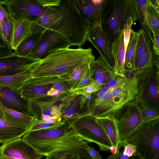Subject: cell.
<instances>
[{
  "label": "cell",
  "instance_id": "6da1fadb",
  "mask_svg": "<svg viewBox=\"0 0 159 159\" xmlns=\"http://www.w3.org/2000/svg\"><path fill=\"white\" fill-rule=\"evenodd\" d=\"M40 154L46 156L57 150L70 151L78 154L81 159H91L87 151L89 146L66 122L56 127L28 131L22 138Z\"/></svg>",
  "mask_w": 159,
  "mask_h": 159
},
{
  "label": "cell",
  "instance_id": "7a4b0ae2",
  "mask_svg": "<svg viewBox=\"0 0 159 159\" xmlns=\"http://www.w3.org/2000/svg\"><path fill=\"white\" fill-rule=\"evenodd\" d=\"M95 59L90 47L59 49L33 65L32 77L60 76L83 63Z\"/></svg>",
  "mask_w": 159,
  "mask_h": 159
},
{
  "label": "cell",
  "instance_id": "3957f363",
  "mask_svg": "<svg viewBox=\"0 0 159 159\" xmlns=\"http://www.w3.org/2000/svg\"><path fill=\"white\" fill-rule=\"evenodd\" d=\"M54 7L61 13V17L48 29L63 36L70 46L81 47L87 40L90 24L81 15L75 0H61L59 4Z\"/></svg>",
  "mask_w": 159,
  "mask_h": 159
},
{
  "label": "cell",
  "instance_id": "277c9868",
  "mask_svg": "<svg viewBox=\"0 0 159 159\" xmlns=\"http://www.w3.org/2000/svg\"><path fill=\"white\" fill-rule=\"evenodd\" d=\"M131 18L138 20L136 0H103L101 24L110 44Z\"/></svg>",
  "mask_w": 159,
  "mask_h": 159
},
{
  "label": "cell",
  "instance_id": "5b68a950",
  "mask_svg": "<svg viewBox=\"0 0 159 159\" xmlns=\"http://www.w3.org/2000/svg\"><path fill=\"white\" fill-rule=\"evenodd\" d=\"M122 143L134 145L143 159H159V119L142 124Z\"/></svg>",
  "mask_w": 159,
  "mask_h": 159
},
{
  "label": "cell",
  "instance_id": "8992f818",
  "mask_svg": "<svg viewBox=\"0 0 159 159\" xmlns=\"http://www.w3.org/2000/svg\"><path fill=\"white\" fill-rule=\"evenodd\" d=\"M136 100L141 108L147 107L159 111V63L148 67L140 73Z\"/></svg>",
  "mask_w": 159,
  "mask_h": 159
},
{
  "label": "cell",
  "instance_id": "52a82bcc",
  "mask_svg": "<svg viewBox=\"0 0 159 159\" xmlns=\"http://www.w3.org/2000/svg\"><path fill=\"white\" fill-rule=\"evenodd\" d=\"M70 125L83 140L96 143L101 151H109L111 143L96 116L90 113L75 120Z\"/></svg>",
  "mask_w": 159,
  "mask_h": 159
},
{
  "label": "cell",
  "instance_id": "ba28073f",
  "mask_svg": "<svg viewBox=\"0 0 159 159\" xmlns=\"http://www.w3.org/2000/svg\"><path fill=\"white\" fill-rule=\"evenodd\" d=\"M142 70L125 72V76L121 78L117 84L111 87V99L116 115L126 104L135 100L139 91V79Z\"/></svg>",
  "mask_w": 159,
  "mask_h": 159
},
{
  "label": "cell",
  "instance_id": "9c48e42d",
  "mask_svg": "<svg viewBox=\"0 0 159 159\" xmlns=\"http://www.w3.org/2000/svg\"><path fill=\"white\" fill-rule=\"evenodd\" d=\"M121 109L123 111L119 119H116L121 143L143 124L141 107L136 100L127 103Z\"/></svg>",
  "mask_w": 159,
  "mask_h": 159
},
{
  "label": "cell",
  "instance_id": "30bf717a",
  "mask_svg": "<svg viewBox=\"0 0 159 159\" xmlns=\"http://www.w3.org/2000/svg\"><path fill=\"white\" fill-rule=\"evenodd\" d=\"M59 76L32 77L28 79L17 92L28 103L47 95L58 82L63 80Z\"/></svg>",
  "mask_w": 159,
  "mask_h": 159
},
{
  "label": "cell",
  "instance_id": "8fae6325",
  "mask_svg": "<svg viewBox=\"0 0 159 159\" xmlns=\"http://www.w3.org/2000/svg\"><path fill=\"white\" fill-rule=\"evenodd\" d=\"M87 98L82 94L69 95L67 93L62 97L59 105L61 120L70 125L75 120L91 113Z\"/></svg>",
  "mask_w": 159,
  "mask_h": 159
},
{
  "label": "cell",
  "instance_id": "7c38bea8",
  "mask_svg": "<svg viewBox=\"0 0 159 159\" xmlns=\"http://www.w3.org/2000/svg\"><path fill=\"white\" fill-rule=\"evenodd\" d=\"M3 5L15 20H24L32 23L36 20L47 8L37 0H2Z\"/></svg>",
  "mask_w": 159,
  "mask_h": 159
},
{
  "label": "cell",
  "instance_id": "4fadbf2b",
  "mask_svg": "<svg viewBox=\"0 0 159 159\" xmlns=\"http://www.w3.org/2000/svg\"><path fill=\"white\" fill-rule=\"evenodd\" d=\"M70 46L69 43L63 36L54 31L47 29L29 56L41 60L57 49L69 48Z\"/></svg>",
  "mask_w": 159,
  "mask_h": 159
},
{
  "label": "cell",
  "instance_id": "5bb4252c",
  "mask_svg": "<svg viewBox=\"0 0 159 159\" xmlns=\"http://www.w3.org/2000/svg\"><path fill=\"white\" fill-rule=\"evenodd\" d=\"M0 155L7 159H41L44 156L22 138L2 144Z\"/></svg>",
  "mask_w": 159,
  "mask_h": 159
},
{
  "label": "cell",
  "instance_id": "9a60e30c",
  "mask_svg": "<svg viewBox=\"0 0 159 159\" xmlns=\"http://www.w3.org/2000/svg\"><path fill=\"white\" fill-rule=\"evenodd\" d=\"M86 39L97 49L100 56L113 71L115 61L111 53V44L101 24L90 25Z\"/></svg>",
  "mask_w": 159,
  "mask_h": 159
},
{
  "label": "cell",
  "instance_id": "2e32d148",
  "mask_svg": "<svg viewBox=\"0 0 159 159\" xmlns=\"http://www.w3.org/2000/svg\"><path fill=\"white\" fill-rule=\"evenodd\" d=\"M61 98V96H47L29 102L34 119L41 120L44 118H50L61 120L60 104L59 106L55 104Z\"/></svg>",
  "mask_w": 159,
  "mask_h": 159
},
{
  "label": "cell",
  "instance_id": "e0dca14e",
  "mask_svg": "<svg viewBox=\"0 0 159 159\" xmlns=\"http://www.w3.org/2000/svg\"><path fill=\"white\" fill-rule=\"evenodd\" d=\"M41 60L30 56L21 57L13 53L0 58V76L18 73L30 68Z\"/></svg>",
  "mask_w": 159,
  "mask_h": 159
},
{
  "label": "cell",
  "instance_id": "ac0fdd59",
  "mask_svg": "<svg viewBox=\"0 0 159 159\" xmlns=\"http://www.w3.org/2000/svg\"><path fill=\"white\" fill-rule=\"evenodd\" d=\"M0 102L9 109L32 116L29 103L16 91L7 87H0Z\"/></svg>",
  "mask_w": 159,
  "mask_h": 159
},
{
  "label": "cell",
  "instance_id": "d6986e66",
  "mask_svg": "<svg viewBox=\"0 0 159 159\" xmlns=\"http://www.w3.org/2000/svg\"><path fill=\"white\" fill-rule=\"evenodd\" d=\"M90 67L93 85L103 87L117 76L100 56L91 62Z\"/></svg>",
  "mask_w": 159,
  "mask_h": 159
},
{
  "label": "cell",
  "instance_id": "ffe728a7",
  "mask_svg": "<svg viewBox=\"0 0 159 159\" xmlns=\"http://www.w3.org/2000/svg\"><path fill=\"white\" fill-rule=\"evenodd\" d=\"M103 0H75L76 5L83 17L90 25L101 24V5Z\"/></svg>",
  "mask_w": 159,
  "mask_h": 159
},
{
  "label": "cell",
  "instance_id": "44dd1931",
  "mask_svg": "<svg viewBox=\"0 0 159 159\" xmlns=\"http://www.w3.org/2000/svg\"><path fill=\"white\" fill-rule=\"evenodd\" d=\"M111 53L115 61L113 73L122 77L125 75L124 64L125 50L124 41V29L121 30L113 42L111 44Z\"/></svg>",
  "mask_w": 159,
  "mask_h": 159
},
{
  "label": "cell",
  "instance_id": "7402d4cb",
  "mask_svg": "<svg viewBox=\"0 0 159 159\" xmlns=\"http://www.w3.org/2000/svg\"><path fill=\"white\" fill-rule=\"evenodd\" d=\"M61 16V13L54 7H47L43 14L32 23L31 33L44 32L59 19Z\"/></svg>",
  "mask_w": 159,
  "mask_h": 159
},
{
  "label": "cell",
  "instance_id": "603a6c76",
  "mask_svg": "<svg viewBox=\"0 0 159 159\" xmlns=\"http://www.w3.org/2000/svg\"><path fill=\"white\" fill-rule=\"evenodd\" d=\"M96 119L103 129L111 145L120 149L121 147L117 120L114 116L96 117Z\"/></svg>",
  "mask_w": 159,
  "mask_h": 159
},
{
  "label": "cell",
  "instance_id": "cb8c5ba5",
  "mask_svg": "<svg viewBox=\"0 0 159 159\" xmlns=\"http://www.w3.org/2000/svg\"><path fill=\"white\" fill-rule=\"evenodd\" d=\"M28 130L19 127L5 119L0 118V143L21 138Z\"/></svg>",
  "mask_w": 159,
  "mask_h": 159
},
{
  "label": "cell",
  "instance_id": "d4e9b609",
  "mask_svg": "<svg viewBox=\"0 0 159 159\" xmlns=\"http://www.w3.org/2000/svg\"><path fill=\"white\" fill-rule=\"evenodd\" d=\"M33 67V65L31 68L21 72L0 76V87H7L15 91H18L28 79L32 77Z\"/></svg>",
  "mask_w": 159,
  "mask_h": 159
},
{
  "label": "cell",
  "instance_id": "484cf974",
  "mask_svg": "<svg viewBox=\"0 0 159 159\" xmlns=\"http://www.w3.org/2000/svg\"><path fill=\"white\" fill-rule=\"evenodd\" d=\"M32 23L24 20H14L12 35L11 42L12 50H16L19 44L31 33Z\"/></svg>",
  "mask_w": 159,
  "mask_h": 159
},
{
  "label": "cell",
  "instance_id": "4316f807",
  "mask_svg": "<svg viewBox=\"0 0 159 159\" xmlns=\"http://www.w3.org/2000/svg\"><path fill=\"white\" fill-rule=\"evenodd\" d=\"M0 107L4 114L5 119L19 127L28 130L34 122V117L32 116L9 109L0 102Z\"/></svg>",
  "mask_w": 159,
  "mask_h": 159
},
{
  "label": "cell",
  "instance_id": "83f0119b",
  "mask_svg": "<svg viewBox=\"0 0 159 159\" xmlns=\"http://www.w3.org/2000/svg\"><path fill=\"white\" fill-rule=\"evenodd\" d=\"M136 1L138 20L153 43L154 32L150 24L148 15L147 5L148 0H136Z\"/></svg>",
  "mask_w": 159,
  "mask_h": 159
},
{
  "label": "cell",
  "instance_id": "f1b7e54d",
  "mask_svg": "<svg viewBox=\"0 0 159 159\" xmlns=\"http://www.w3.org/2000/svg\"><path fill=\"white\" fill-rule=\"evenodd\" d=\"M43 32L31 33L19 44L14 51V54L21 57L29 56L39 42Z\"/></svg>",
  "mask_w": 159,
  "mask_h": 159
},
{
  "label": "cell",
  "instance_id": "f546056e",
  "mask_svg": "<svg viewBox=\"0 0 159 159\" xmlns=\"http://www.w3.org/2000/svg\"><path fill=\"white\" fill-rule=\"evenodd\" d=\"M91 62H88L83 63L60 76L68 81L71 87L70 91L76 89L83 75L89 66Z\"/></svg>",
  "mask_w": 159,
  "mask_h": 159
},
{
  "label": "cell",
  "instance_id": "4dcf8cb0",
  "mask_svg": "<svg viewBox=\"0 0 159 159\" xmlns=\"http://www.w3.org/2000/svg\"><path fill=\"white\" fill-rule=\"evenodd\" d=\"M137 32L138 39L133 70L134 71L136 70L140 59L152 42L146 32L143 29H140Z\"/></svg>",
  "mask_w": 159,
  "mask_h": 159
},
{
  "label": "cell",
  "instance_id": "1f68e13d",
  "mask_svg": "<svg viewBox=\"0 0 159 159\" xmlns=\"http://www.w3.org/2000/svg\"><path fill=\"white\" fill-rule=\"evenodd\" d=\"M138 35L137 31L135 32L131 29L129 40L125 53V72L133 71Z\"/></svg>",
  "mask_w": 159,
  "mask_h": 159
},
{
  "label": "cell",
  "instance_id": "d6a6232c",
  "mask_svg": "<svg viewBox=\"0 0 159 159\" xmlns=\"http://www.w3.org/2000/svg\"><path fill=\"white\" fill-rule=\"evenodd\" d=\"M152 46L151 43L140 59L136 69L134 72L144 70L148 67L159 63L158 57L157 58L156 57V58H154L155 54H153L154 52H153Z\"/></svg>",
  "mask_w": 159,
  "mask_h": 159
},
{
  "label": "cell",
  "instance_id": "836d02e7",
  "mask_svg": "<svg viewBox=\"0 0 159 159\" xmlns=\"http://www.w3.org/2000/svg\"><path fill=\"white\" fill-rule=\"evenodd\" d=\"M147 13L150 24L155 34L159 33V9L154 7L148 0Z\"/></svg>",
  "mask_w": 159,
  "mask_h": 159
},
{
  "label": "cell",
  "instance_id": "e575fe53",
  "mask_svg": "<svg viewBox=\"0 0 159 159\" xmlns=\"http://www.w3.org/2000/svg\"><path fill=\"white\" fill-rule=\"evenodd\" d=\"M13 22L14 19L8 12L2 22V30L4 38L11 48V42L13 31Z\"/></svg>",
  "mask_w": 159,
  "mask_h": 159
},
{
  "label": "cell",
  "instance_id": "d590c367",
  "mask_svg": "<svg viewBox=\"0 0 159 159\" xmlns=\"http://www.w3.org/2000/svg\"><path fill=\"white\" fill-rule=\"evenodd\" d=\"M45 159H81L80 156L75 152L65 150L52 152L46 156Z\"/></svg>",
  "mask_w": 159,
  "mask_h": 159
},
{
  "label": "cell",
  "instance_id": "8d00e7d4",
  "mask_svg": "<svg viewBox=\"0 0 159 159\" xmlns=\"http://www.w3.org/2000/svg\"><path fill=\"white\" fill-rule=\"evenodd\" d=\"M141 114L143 124L159 119V111L152 108L141 107Z\"/></svg>",
  "mask_w": 159,
  "mask_h": 159
},
{
  "label": "cell",
  "instance_id": "74e56055",
  "mask_svg": "<svg viewBox=\"0 0 159 159\" xmlns=\"http://www.w3.org/2000/svg\"><path fill=\"white\" fill-rule=\"evenodd\" d=\"M103 88L100 86L93 85L75 90L69 92L67 93L69 95L80 94L88 98L90 97L93 93L99 91Z\"/></svg>",
  "mask_w": 159,
  "mask_h": 159
},
{
  "label": "cell",
  "instance_id": "f35d334b",
  "mask_svg": "<svg viewBox=\"0 0 159 159\" xmlns=\"http://www.w3.org/2000/svg\"><path fill=\"white\" fill-rule=\"evenodd\" d=\"M61 121L54 124H49L40 122L39 120L34 119V122L28 131H34L60 126L65 123Z\"/></svg>",
  "mask_w": 159,
  "mask_h": 159
},
{
  "label": "cell",
  "instance_id": "ab89813d",
  "mask_svg": "<svg viewBox=\"0 0 159 159\" xmlns=\"http://www.w3.org/2000/svg\"><path fill=\"white\" fill-rule=\"evenodd\" d=\"M92 75L89 66L83 75L78 85L75 90L93 85Z\"/></svg>",
  "mask_w": 159,
  "mask_h": 159
},
{
  "label": "cell",
  "instance_id": "60d3db41",
  "mask_svg": "<svg viewBox=\"0 0 159 159\" xmlns=\"http://www.w3.org/2000/svg\"><path fill=\"white\" fill-rule=\"evenodd\" d=\"M55 91L60 95L66 94L71 90L70 85L68 81L63 79L57 82L53 87Z\"/></svg>",
  "mask_w": 159,
  "mask_h": 159
},
{
  "label": "cell",
  "instance_id": "b9f144b4",
  "mask_svg": "<svg viewBox=\"0 0 159 159\" xmlns=\"http://www.w3.org/2000/svg\"><path fill=\"white\" fill-rule=\"evenodd\" d=\"M137 20L133 18L130 19L125 24L124 28V41L125 52L129 43L131 28L134 22Z\"/></svg>",
  "mask_w": 159,
  "mask_h": 159
},
{
  "label": "cell",
  "instance_id": "7bdbcfd3",
  "mask_svg": "<svg viewBox=\"0 0 159 159\" xmlns=\"http://www.w3.org/2000/svg\"><path fill=\"white\" fill-rule=\"evenodd\" d=\"M13 53L0 32V58L10 55Z\"/></svg>",
  "mask_w": 159,
  "mask_h": 159
},
{
  "label": "cell",
  "instance_id": "ee69618b",
  "mask_svg": "<svg viewBox=\"0 0 159 159\" xmlns=\"http://www.w3.org/2000/svg\"><path fill=\"white\" fill-rule=\"evenodd\" d=\"M121 147H124L123 153L124 155L130 157L136 154V148L134 145L122 143Z\"/></svg>",
  "mask_w": 159,
  "mask_h": 159
},
{
  "label": "cell",
  "instance_id": "f6af8a7d",
  "mask_svg": "<svg viewBox=\"0 0 159 159\" xmlns=\"http://www.w3.org/2000/svg\"><path fill=\"white\" fill-rule=\"evenodd\" d=\"M39 3L44 7H52L57 6L60 0H37Z\"/></svg>",
  "mask_w": 159,
  "mask_h": 159
},
{
  "label": "cell",
  "instance_id": "bcb514c9",
  "mask_svg": "<svg viewBox=\"0 0 159 159\" xmlns=\"http://www.w3.org/2000/svg\"><path fill=\"white\" fill-rule=\"evenodd\" d=\"M7 13V11L2 4V0H0V32L3 38L2 30V25L3 20Z\"/></svg>",
  "mask_w": 159,
  "mask_h": 159
},
{
  "label": "cell",
  "instance_id": "7dc6e473",
  "mask_svg": "<svg viewBox=\"0 0 159 159\" xmlns=\"http://www.w3.org/2000/svg\"><path fill=\"white\" fill-rule=\"evenodd\" d=\"M87 151L91 159H102V157L99 153L93 146H89L87 149Z\"/></svg>",
  "mask_w": 159,
  "mask_h": 159
},
{
  "label": "cell",
  "instance_id": "c3c4849f",
  "mask_svg": "<svg viewBox=\"0 0 159 159\" xmlns=\"http://www.w3.org/2000/svg\"><path fill=\"white\" fill-rule=\"evenodd\" d=\"M152 49L154 53L159 56V33L155 34L153 39Z\"/></svg>",
  "mask_w": 159,
  "mask_h": 159
},
{
  "label": "cell",
  "instance_id": "681fc988",
  "mask_svg": "<svg viewBox=\"0 0 159 159\" xmlns=\"http://www.w3.org/2000/svg\"><path fill=\"white\" fill-rule=\"evenodd\" d=\"M117 159H143L140 156L136 154L132 156L129 157L125 155L123 153V149L119 150Z\"/></svg>",
  "mask_w": 159,
  "mask_h": 159
},
{
  "label": "cell",
  "instance_id": "f907efd6",
  "mask_svg": "<svg viewBox=\"0 0 159 159\" xmlns=\"http://www.w3.org/2000/svg\"><path fill=\"white\" fill-rule=\"evenodd\" d=\"M109 151L112 154H116L119 153V149L116 147L112 145L110 147Z\"/></svg>",
  "mask_w": 159,
  "mask_h": 159
},
{
  "label": "cell",
  "instance_id": "816d5d0a",
  "mask_svg": "<svg viewBox=\"0 0 159 159\" xmlns=\"http://www.w3.org/2000/svg\"><path fill=\"white\" fill-rule=\"evenodd\" d=\"M149 1L154 7L159 9V1L158 0H149Z\"/></svg>",
  "mask_w": 159,
  "mask_h": 159
},
{
  "label": "cell",
  "instance_id": "f5cc1de1",
  "mask_svg": "<svg viewBox=\"0 0 159 159\" xmlns=\"http://www.w3.org/2000/svg\"><path fill=\"white\" fill-rule=\"evenodd\" d=\"M118 153H119L116 154H111L106 159H117Z\"/></svg>",
  "mask_w": 159,
  "mask_h": 159
},
{
  "label": "cell",
  "instance_id": "db71d44e",
  "mask_svg": "<svg viewBox=\"0 0 159 159\" xmlns=\"http://www.w3.org/2000/svg\"><path fill=\"white\" fill-rule=\"evenodd\" d=\"M0 118L5 119V116L3 112L0 107Z\"/></svg>",
  "mask_w": 159,
  "mask_h": 159
},
{
  "label": "cell",
  "instance_id": "11a10c76",
  "mask_svg": "<svg viewBox=\"0 0 159 159\" xmlns=\"http://www.w3.org/2000/svg\"><path fill=\"white\" fill-rule=\"evenodd\" d=\"M0 159H7L5 157L2 156L0 155Z\"/></svg>",
  "mask_w": 159,
  "mask_h": 159
}]
</instances>
